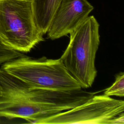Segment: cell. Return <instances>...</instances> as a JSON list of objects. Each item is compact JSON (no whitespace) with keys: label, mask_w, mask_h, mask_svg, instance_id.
I'll return each instance as SVG.
<instances>
[{"label":"cell","mask_w":124,"mask_h":124,"mask_svg":"<svg viewBox=\"0 0 124 124\" xmlns=\"http://www.w3.org/2000/svg\"><path fill=\"white\" fill-rule=\"evenodd\" d=\"M43 34L34 19L31 0H0V37L13 49L28 52Z\"/></svg>","instance_id":"obj_4"},{"label":"cell","mask_w":124,"mask_h":124,"mask_svg":"<svg viewBox=\"0 0 124 124\" xmlns=\"http://www.w3.org/2000/svg\"><path fill=\"white\" fill-rule=\"evenodd\" d=\"M23 55L7 46L0 37V65Z\"/></svg>","instance_id":"obj_9"},{"label":"cell","mask_w":124,"mask_h":124,"mask_svg":"<svg viewBox=\"0 0 124 124\" xmlns=\"http://www.w3.org/2000/svg\"><path fill=\"white\" fill-rule=\"evenodd\" d=\"M1 94V87H0V95Z\"/></svg>","instance_id":"obj_10"},{"label":"cell","mask_w":124,"mask_h":124,"mask_svg":"<svg viewBox=\"0 0 124 124\" xmlns=\"http://www.w3.org/2000/svg\"><path fill=\"white\" fill-rule=\"evenodd\" d=\"M99 28L94 16H89L70 33L69 44L60 58L82 89L91 87L97 75L95 59L100 43Z\"/></svg>","instance_id":"obj_3"},{"label":"cell","mask_w":124,"mask_h":124,"mask_svg":"<svg viewBox=\"0 0 124 124\" xmlns=\"http://www.w3.org/2000/svg\"><path fill=\"white\" fill-rule=\"evenodd\" d=\"M104 94L108 96L123 97L124 96V73L123 72H120L116 75L114 82L111 86L105 90Z\"/></svg>","instance_id":"obj_8"},{"label":"cell","mask_w":124,"mask_h":124,"mask_svg":"<svg viewBox=\"0 0 124 124\" xmlns=\"http://www.w3.org/2000/svg\"><path fill=\"white\" fill-rule=\"evenodd\" d=\"M87 0H62L47 31L51 40L71 33L79 26L93 10Z\"/></svg>","instance_id":"obj_6"},{"label":"cell","mask_w":124,"mask_h":124,"mask_svg":"<svg viewBox=\"0 0 124 124\" xmlns=\"http://www.w3.org/2000/svg\"><path fill=\"white\" fill-rule=\"evenodd\" d=\"M0 117L21 118L34 124L75 108L94 95L81 89L59 92L30 86L0 68Z\"/></svg>","instance_id":"obj_1"},{"label":"cell","mask_w":124,"mask_h":124,"mask_svg":"<svg viewBox=\"0 0 124 124\" xmlns=\"http://www.w3.org/2000/svg\"><path fill=\"white\" fill-rule=\"evenodd\" d=\"M0 68L10 76L37 88L59 92L82 89L60 58L32 59L23 55L3 63Z\"/></svg>","instance_id":"obj_2"},{"label":"cell","mask_w":124,"mask_h":124,"mask_svg":"<svg viewBox=\"0 0 124 124\" xmlns=\"http://www.w3.org/2000/svg\"><path fill=\"white\" fill-rule=\"evenodd\" d=\"M62 0H31L36 25L43 34L46 33L51 21Z\"/></svg>","instance_id":"obj_7"},{"label":"cell","mask_w":124,"mask_h":124,"mask_svg":"<svg viewBox=\"0 0 124 124\" xmlns=\"http://www.w3.org/2000/svg\"><path fill=\"white\" fill-rule=\"evenodd\" d=\"M124 111V102L105 94L93 95L75 108L37 120L34 124H112Z\"/></svg>","instance_id":"obj_5"}]
</instances>
